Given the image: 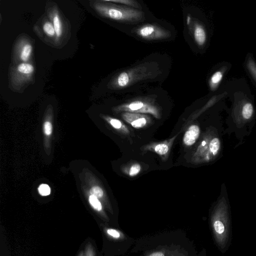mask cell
Listing matches in <instances>:
<instances>
[{"mask_svg":"<svg viewBox=\"0 0 256 256\" xmlns=\"http://www.w3.org/2000/svg\"><path fill=\"white\" fill-rule=\"evenodd\" d=\"M90 5L101 16L116 20H138L143 16L140 11L112 4L106 0L90 1Z\"/></svg>","mask_w":256,"mask_h":256,"instance_id":"1","label":"cell"},{"mask_svg":"<svg viewBox=\"0 0 256 256\" xmlns=\"http://www.w3.org/2000/svg\"><path fill=\"white\" fill-rule=\"evenodd\" d=\"M224 198H222L218 204L216 218L212 224L218 242L222 250L225 249L228 244L230 228L229 208Z\"/></svg>","mask_w":256,"mask_h":256,"instance_id":"2","label":"cell"},{"mask_svg":"<svg viewBox=\"0 0 256 256\" xmlns=\"http://www.w3.org/2000/svg\"><path fill=\"white\" fill-rule=\"evenodd\" d=\"M34 72V65L28 62L19 63L11 68L10 83L12 88L18 90L31 82L33 80Z\"/></svg>","mask_w":256,"mask_h":256,"instance_id":"3","label":"cell"},{"mask_svg":"<svg viewBox=\"0 0 256 256\" xmlns=\"http://www.w3.org/2000/svg\"><path fill=\"white\" fill-rule=\"evenodd\" d=\"M221 142L218 136H210L202 142L197 153L204 162H209L215 158L218 154Z\"/></svg>","mask_w":256,"mask_h":256,"instance_id":"4","label":"cell"},{"mask_svg":"<svg viewBox=\"0 0 256 256\" xmlns=\"http://www.w3.org/2000/svg\"><path fill=\"white\" fill-rule=\"evenodd\" d=\"M33 51L32 42L26 37H20L16 41L14 48V60L18 64L28 62Z\"/></svg>","mask_w":256,"mask_h":256,"instance_id":"5","label":"cell"},{"mask_svg":"<svg viewBox=\"0 0 256 256\" xmlns=\"http://www.w3.org/2000/svg\"><path fill=\"white\" fill-rule=\"evenodd\" d=\"M48 14L55 30L56 36L54 40L58 42L63 34L64 26L58 6H53L48 10Z\"/></svg>","mask_w":256,"mask_h":256,"instance_id":"6","label":"cell"},{"mask_svg":"<svg viewBox=\"0 0 256 256\" xmlns=\"http://www.w3.org/2000/svg\"><path fill=\"white\" fill-rule=\"evenodd\" d=\"M138 36L146 39H156L166 36V32L157 26L148 24L144 26L136 31Z\"/></svg>","mask_w":256,"mask_h":256,"instance_id":"7","label":"cell"},{"mask_svg":"<svg viewBox=\"0 0 256 256\" xmlns=\"http://www.w3.org/2000/svg\"><path fill=\"white\" fill-rule=\"evenodd\" d=\"M121 109L130 112L150 113L155 116L158 114L154 107L140 101L122 106Z\"/></svg>","mask_w":256,"mask_h":256,"instance_id":"8","label":"cell"},{"mask_svg":"<svg viewBox=\"0 0 256 256\" xmlns=\"http://www.w3.org/2000/svg\"><path fill=\"white\" fill-rule=\"evenodd\" d=\"M122 116L125 121L136 128H143L148 122L145 116L136 113L126 112Z\"/></svg>","mask_w":256,"mask_h":256,"instance_id":"9","label":"cell"},{"mask_svg":"<svg viewBox=\"0 0 256 256\" xmlns=\"http://www.w3.org/2000/svg\"><path fill=\"white\" fill-rule=\"evenodd\" d=\"M200 134V129L198 125L192 124L190 126L184 134V143L187 146L193 145L198 138Z\"/></svg>","mask_w":256,"mask_h":256,"instance_id":"10","label":"cell"},{"mask_svg":"<svg viewBox=\"0 0 256 256\" xmlns=\"http://www.w3.org/2000/svg\"><path fill=\"white\" fill-rule=\"evenodd\" d=\"M194 38L196 43L202 46L204 44L206 40V34L204 28L199 24L195 26L194 30Z\"/></svg>","mask_w":256,"mask_h":256,"instance_id":"11","label":"cell"},{"mask_svg":"<svg viewBox=\"0 0 256 256\" xmlns=\"http://www.w3.org/2000/svg\"><path fill=\"white\" fill-rule=\"evenodd\" d=\"M254 114V107L250 102L246 103L242 107L241 116L244 121L250 120Z\"/></svg>","mask_w":256,"mask_h":256,"instance_id":"12","label":"cell"},{"mask_svg":"<svg viewBox=\"0 0 256 256\" xmlns=\"http://www.w3.org/2000/svg\"><path fill=\"white\" fill-rule=\"evenodd\" d=\"M44 32L49 38H56V34L54 26L50 20H45L42 26Z\"/></svg>","mask_w":256,"mask_h":256,"instance_id":"13","label":"cell"},{"mask_svg":"<svg viewBox=\"0 0 256 256\" xmlns=\"http://www.w3.org/2000/svg\"><path fill=\"white\" fill-rule=\"evenodd\" d=\"M129 76L126 72L120 73L116 78V82L120 87L126 86L129 82Z\"/></svg>","mask_w":256,"mask_h":256,"instance_id":"14","label":"cell"},{"mask_svg":"<svg viewBox=\"0 0 256 256\" xmlns=\"http://www.w3.org/2000/svg\"><path fill=\"white\" fill-rule=\"evenodd\" d=\"M222 74L220 71L216 72L210 78V85L212 88H215L221 81Z\"/></svg>","mask_w":256,"mask_h":256,"instance_id":"15","label":"cell"},{"mask_svg":"<svg viewBox=\"0 0 256 256\" xmlns=\"http://www.w3.org/2000/svg\"><path fill=\"white\" fill-rule=\"evenodd\" d=\"M154 150L160 155H164L168 151V146L166 144H159L154 147Z\"/></svg>","mask_w":256,"mask_h":256,"instance_id":"16","label":"cell"},{"mask_svg":"<svg viewBox=\"0 0 256 256\" xmlns=\"http://www.w3.org/2000/svg\"><path fill=\"white\" fill-rule=\"evenodd\" d=\"M89 202L94 208L98 210H102V205L97 198L94 196H90L89 197Z\"/></svg>","mask_w":256,"mask_h":256,"instance_id":"17","label":"cell"},{"mask_svg":"<svg viewBox=\"0 0 256 256\" xmlns=\"http://www.w3.org/2000/svg\"><path fill=\"white\" fill-rule=\"evenodd\" d=\"M38 192L42 196H45L50 194V190L48 185L42 184L38 188Z\"/></svg>","mask_w":256,"mask_h":256,"instance_id":"18","label":"cell"},{"mask_svg":"<svg viewBox=\"0 0 256 256\" xmlns=\"http://www.w3.org/2000/svg\"><path fill=\"white\" fill-rule=\"evenodd\" d=\"M141 169L140 166L139 164H134L130 167L129 170V175L131 176H134L137 175Z\"/></svg>","mask_w":256,"mask_h":256,"instance_id":"19","label":"cell"},{"mask_svg":"<svg viewBox=\"0 0 256 256\" xmlns=\"http://www.w3.org/2000/svg\"><path fill=\"white\" fill-rule=\"evenodd\" d=\"M90 192L92 196H96V198H100L103 195V191L102 188L98 186H94L90 190Z\"/></svg>","mask_w":256,"mask_h":256,"instance_id":"20","label":"cell"},{"mask_svg":"<svg viewBox=\"0 0 256 256\" xmlns=\"http://www.w3.org/2000/svg\"><path fill=\"white\" fill-rule=\"evenodd\" d=\"M110 124L116 129H121L124 128H126L120 120L116 118H110Z\"/></svg>","mask_w":256,"mask_h":256,"instance_id":"21","label":"cell"},{"mask_svg":"<svg viewBox=\"0 0 256 256\" xmlns=\"http://www.w3.org/2000/svg\"><path fill=\"white\" fill-rule=\"evenodd\" d=\"M44 131L46 135H50L52 132V125L50 122H46L44 124Z\"/></svg>","mask_w":256,"mask_h":256,"instance_id":"22","label":"cell"},{"mask_svg":"<svg viewBox=\"0 0 256 256\" xmlns=\"http://www.w3.org/2000/svg\"><path fill=\"white\" fill-rule=\"evenodd\" d=\"M248 68L253 75L256 78V68L254 64L252 62H249Z\"/></svg>","mask_w":256,"mask_h":256,"instance_id":"23","label":"cell"},{"mask_svg":"<svg viewBox=\"0 0 256 256\" xmlns=\"http://www.w3.org/2000/svg\"><path fill=\"white\" fill-rule=\"evenodd\" d=\"M108 233L112 236L114 238H118L120 237V234L118 232H117L115 230L113 229H108Z\"/></svg>","mask_w":256,"mask_h":256,"instance_id":"24","label":"cell"},{"mask_svg":"<svg viewBox=\"0 0 256 256\" xmlns=\"http://www.w3.org/2000/svg\"><path fill=\"white\" fill-rule=\"evenodd\" d=\"M150 256H164V254L161 252H156L152 253Z\"/></svg>","mask_w":256,"mask_h":256,"instance_id":"25","label":"cell"}]
</instances>
